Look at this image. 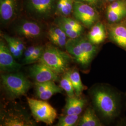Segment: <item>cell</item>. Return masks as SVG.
Segmentation results:
<instances>
[{"label":"cell","mask_w":126,"mask_h":126,"mask_svg":"<svg viewBox=\"0 0 126 126\" xmlns=\"http://www.w3.org/2000/svg\"><path fill=\"white\" fill-rule=\"evenodd\" d=\"M73 13L76 19L86 27L92 26L98 18L97 12L91 5L79 0H74Z\"/></svg>","instance_id":"7"},{"label":"cell","mask_w":126,"mask_h":126,"mask_svg":"<svg viewBox=\"0 0 126 126\" xmlns=\"http://www.w3.org/2000/svg\"><path fill=\"white\" fill-rule=\"evenodd\" d=\"M60 86L65 91L68 97L75 96L74 87L66 72L63 74V76L60 80Z\"/></svg>","instance_id":"20"},{"label":"cell","mask_w":126,"mask_h":126,"mask_svg":"<svg viewBox=\"0 0 126 126\" xmlns=\"http://www.w3.org/2000/svg\"><path fill=\"white\" fill-rule=\"evenodd\" d=\"M66 72L72 82L75 95L80 96L84 89V86L82 84L79 71L76 69H74L68 70Z\"/></svg>","instance_id":"18"},{"label":"cell","mask_w":126,"mask_h":126,"mask_svg":"<svg viewBox=\"0 0 126 126\" xmlns=\"http://www.w3.org/2000/svg\"><path fill=\"white\" fill-rule=\"evenodd\" d=\"M0 113V126H33L35 122L21 109L10 108Z\"/></svg>","instance_id":"6"},{"label":"cell","mask_w":126,"mask_h":126,"mask_svg":"<svg viewBox=\"0 0 126 126\" xmlns=\"http://www.w3.org/2000/svg\"><path fill=\"white\" fill-rule=\"evenodd\" d=\"M65 49L75 61L83 68L88 66L97 51L95 45L80 36L75 39L69 38Z\"/></svg>","instance_id":"2"},{"label":"cell","mask_w":126,"mask_h":126,"mask_svg":"<svg viewBox=\"0 0 126 126\" xmlns=\"http://www.w3.org/2000/svg\"><path fill=\"white\" fill-rule=\"evenodd\" d=\"M1 84L6 94L11 99H16L26 94L32 83L22 73L9 72L1 75Z\"/></svg>","instance_id":"4"},{"label":"cell","mask_w":126,"mask_h":126,"mask_svg":"<svg viewBox=\"0 0 126 126\" xmlns=\"http://www.w3.org/2000/svg\"><path fill=\"white\" fill-rule=\"evenodd\" d=\"M79 115L77 114H64L59 118L57 126H74L79 122Z\"/></svg>","instance_id":"22"},{"label":"cell","mask_w":126,"mask_h":126,"mask_svg":"<svg viewBox=\"0 0 126 126\" xmlns=\"http://www.w3.org/2000/svg\"><path fill=\"white\" fill-rule=\"evenodd\" d=\"M82 1L83 2H84L90 5L95 6L96 5L98 4V3L99 2L100 0H79Z\"/></svg>","instance_id":"29"},{"label":"cell","mask_w":126,"mask_h":126,"mask_svg":"<svg viewBox=\"0 0 126 126\" xmlns=\"http://www.w3.org/2000/svg\"><path fill=\"white\" fill-rule=\"evenodd\" d=\"M126 7V2L122 0H118L114 1L112 4L108 6V9L110 10H117Z\"/></svg>","instance_id":"28"},{"label":"cell","mask_w":126,"mask_h":126,"mask_svg":"<svg viewBox=\"0 0 126 126\" xmlns=\"http://www.w3.org/2000/svg\"><path fill=\"white\" fill-rule=\"evenodd\" d=\"M79 126H100L102 123L96 116L94 111L92 108H87L78 122Z\"/></svg>","instance_id":"17"},{"label":"cell","mask_w":126,"mask_h":126,"mask_svg":"<svg viewBox=\"0 0 126 126\" xmlns=\"http://www.w3.org/2000/svg\"><path fill=\"white\" fill-rule=\"evenodd\" d=\"M3 38L6 41L7 45L9 48V50L11 53L13 55L14 58L15 59H18V54L16 49V46L13 40V37L4 34L3 35Z\"/></svg>","instance_id":"26"},{"label":"cell","mask_w":126,"mask_h":126,"mask_svg":"<svg viewBox=\"0 0 126 126\" xmlns=\"http://www.w3.org/2000/svg\"><path fill=\"white\" fill-rule=\"evenodd\" d=\"M62 88L60 86H57L55 83L53 85L50 86L48 89L37 95L36 96L39 99L46 100L50 98L54 94L62 93L63 92Z\"/></svg>","instance_id":"21"},{"label":"cell","mask_w":126,"mask_h":126,"mask_svg":"<svg viewBox=\"0 0 126 126\" xmlns=\"http://www.w3.org/2000/svg\"><path fill=\"white\" fill-rule=\"evenodd\" d=\"M126 15V7L115 10L107 9V18L110 22H117L123 18Z\"/></svg>","instance_id":"23"},{"label":"cell","mask_w":126,"mask_h":126,"mask_svg":"<svg viewBox=\"0 0 126 126\" xmlns=\"http://www.w3.org/2000/svg\"><path fill=\"white\" fill-rule=\"evenodd\" d=\"M110 34L111 38L118 45L126 48V26L115 25L111 27Z\"/></svg>","instance_id":"15"},{"label":"cell","mask_w":126,"mask_h":126,"mask_svg":"<svg viewBox=\"0 0 126 126\" xmlns=\"http://www.w3.org/2000/svg\"><path fill=\"white\" fill-rule=\"evenodd\" d=\"M36 47V46H31L25 50L23 53V60L24 64H28V61H29L30 59H31L32 55L35 50Z\"/></svg>","instance_id":"27"},{"label":"cell","mask_w":126,"mask_h":126,"mask_svg":"<svg viewBox=\"0 0 126 126\" xmlns=\"http://www.w3.org/2000/svg\"><path fill=\"white\" fill-rule=\"evenodd\" d=\"M74 0H59L56 5V12L60 16H68L73 12Z\"/></svg>","instance_id":"19"},{"label":"cell","mask_w":126,"mask_h":126,"mask_svg":"<svg viewBox=\"0 0 126 126\" xmlns=\"http://www.w3.org/2000/svg\"><path fill=\"white\" fill-rule=\"evenodd\" d=\"M16 10V0H0V16L1 22L6 24L12 20Z\"/></svg>","instance_id":"13"},{"label":"cell","mask_w":126,"mask_h":126,"mask_svg":"<svg viewBox=\"0 0 126 126\" xmlns=\"http://www.w3.org/2000/svg\"><path fill=\"white\" fill-rule=\"evenodd\" d=\"M106 34L103 25L98 23L94 25L88 33V38L94 45H99L104 42Z\"/></svg>","instance_id":"16"},{"label":"cell","mask_w":126,"mask_h":126,"mask_svg":"<svg viewBox=\"0 0 126 126\" xmlns=\"http://www.w3.org/2000/svg\"><path fill=\"white\" fill-rule=\"evenodd\" d=\"M29 75L36 82H44L59 80V75L50 68L40 62L36 63L29 68Z\"/></svg>","instance_id":"8"},{"label":"cell","mask_w":126,"mask_h":126,"mask_svg":"<svg viewBox=\"0 0 126 126\" xmlns=\"http://www.w3.org/2000/svg\"><path fill=\"white\" fill-rule=\"evenodd\" d=\"M45 47V46L42 45L36 46L35 50H34L33 53L32 55L31 59H30L29 61H28V64L33 63L37 61H38L43 53Z\"/></svg>","instance_id":"24"},{"label":"cell","mask_w":126,"mask_h":126,"mask_svg":"<svg viewBox=\"0 0 126 126\" xmlns=\"http://www.w3.org/2000/svg\"><path fill=\"white\" fill-rule=\"evenodd\" d=\"M55 83L54 81H50L44 82H36L35 90L36 96L43 92Z\"/></svg>","instance_id":"25"},{"label":"cell","mask_w":126,"mask_h":126,"mask_svg":"<svg viewBox=\"0 0 126 126\" xmlns=\"http://www.w3.org/2000/svg\"><path fill=\"white\" fill-rule=\"evenodd\" d=\"M86 104V100L80 97V96H68L64 108V114L79 115Z\"/></svg>","instance_id":"12"},{"label":"cell","mask_w":126,"mask_h":126,"mask_svg":"<svg viewBox=\"0 0 126 126\" xmlns=\"http://www.w3.org/2000/svg\"><path fill=\"white\" fill-rule=\"evenodd\" d=\"M15 32L20 36L28 39H35L41 36L43 30L40 25L36 22L23 20L16 25Z\"/></svg>","instance_id":"10"},{"label":"cell","mask_w":126,"mask_h":126,"mask_svg":"<svg viewBox=\"0 0 126 126\" xmlns=\"http://www.w3.org/2000/svg\"><path fill=\"white\" fill-rule=\"evenodd\" d=\"M10 52L8 45L3 41L0 42V69L1 72H16L21 68V64L17 63Z\"/></svg>","instance_id":"9"},{"label":"cell","mask_w":126,"mask_h":126,"mask_svg":"<svg viewBox=\"0 0 126 126\" xmlns=\"http://www.w3.org/2000/svg\"><path fill=\"white\" fill-rule=\"evenodd\" d=\"M27 100L32 115L36 122L47 125L53 124L57 117V112L51 105L42 99L28 97Z\"/></svg>","instance_id":"5"},{"label":"cell","mask_w":126,"mask_h":126,"mask_svg":"<svg viewBox=\"0 0 126 126\" xmlns=\"http://www.w3.org/2000/svg\"><path fill=\"white\" fill-rule=\"evenodd\" d=\"M109 0V1H115V0Z\"/></svg>","instance_id":"30"},{"label":"cell","mask_w":126,"mask_h":126,"mask_svg":"<svg viewBox=\"0 0 126 126\" xmlns=\"http://www.w3.org/2000/svg\"><path fill=\"white\" fill-rule=\"evenodd\" d=\"M55 1L56 0H29V9L38 17H47L53 11Z\"/></svg>","instance_id":"11"},{"label":"cell","mask_w":126,"mask_h":126,"mask_svg":"<svg viewBox=\"0 0 126 126\" xmlns=\"http://www.w3.org/2000/svg\"><path fill=\"white\" fill-rule=\"evenodd\" d=\"M72 56L68 53L51 45H46L39 62L50 68L58 75L67 72L72 61Z\"/></svg>","instance_id":"3"},{"label":"cell","mask_w":126,"mask_h":126,"mask_svg":"<svg viewBox=\"0 0 126 126\" xmlns=\"http://www.w3.org/2000/svg\"><path fill=\"white\" fill-rule=\"evenodd\" d=\"M91 96L95 108L102 117L112 120L117 116L119 110L118 99L110 89L97 86L92 90Z\"/></svg>","instance_id":"1"},{"label":"cell","mask_w":126,"mask_h":126,"mask_svg":"<svg viewBox=\"0 0 126 126\" xmlns=\"http://www.w3.org/2000/svg\"><path fill=\"white\" fill-rule=\"evenodd\" d=\"M48 36L53 45L61 48H65L68 37L60 27L57 25L50 27L48 31Z\"/></svg>","instance_id":"14"}]
</instances>
